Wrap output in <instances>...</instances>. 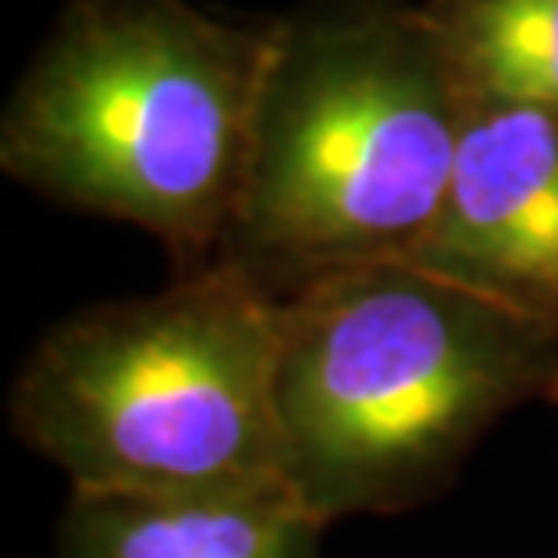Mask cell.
Segmentation results:
<instances>
[{"label": "cell", "mask_w": 558, "mask_h": 558, "mask_svg": "<svg viewBox=\"0 0 558 558\" xmlns=\"http://www.w3.org/2000/svg\"><path fill=\"white\" fill-rule=\"evenodd\" d=\"M468 109L421 0H308L279 15L218 262L276 301L410 262L439 218Z\"/></svg>", "instance_id": "1"}, {"label": "cell", "mask_w": 558, "mask_h": 558, "mask_svg": "<svg viewBox=\"0 0 558 558\" xmlns=\"http://www.w3.org/2000/svg\"><path fill=\"white\" fill-rule=\"evenodd\" d=\"M287 483L323 526L399 515L453 483L500 417L558 407V327L410 262L279 301Z\"/></svg>", "instance_id": "2"}, {"label": "cell", "mask_w": 558, "mask_h": 558, "mask_svg": "<svg viewBox=\"0 0 558 558\" xmlns=\"http://www.w3.org/2000/svg\"><path fill=\"white\" fill-rule=\"evenodd\" d=\"M272 26L189 0H70L8 98L0 167L51 204L149 232L174 276L210 269Z\"/></svg>", "instance_id": "3"}, {"label": "cell", "mask_w": 558, "mask_h": 558, "mask_svg": "<svg viewBox=\"0 0 558 558\" xmlns=\"http://www.w3.org/2000/svg\"><path fill=\"white\" fill-rule=\"evenodd\" d=\"M279 301L226 262L44 333L11 385V432L70 489L290 486L276 403Z\"/></svg>", "instance_id": "4"}, {"label": "cell", "mask_w": 558, "mask_h": 558, "mask_svg": "<svg viewBox=\"0 0 558 558\" xmlns=\"http://www.w3.org/2000/svg\"><path fill=\"white\" fill-rule=\"evenodd\" d=\"M410 265L558 327V113L468 109L439 218Z\"/></svg>", "instance_id": "5"}, {"label": "cell", "mask_w": 558, "mask_h": 558, "mask_svg": "<svg viewBox=\"0 0 558 558\" xmlns=\"http://www.w3.org/2000/svg\"><path fill=\"white\" fill-rule=\"evenodd\" d=\"M327 530L290 486L185 494L70 489L59 558H323Z\"/></svg>", "instance_id": "6"}, {"label": "cell", "mask_w": 558, "mask_h": 558, "mask_svg": "<svg viewBox=\"0 0 558 558\" xmlns=\"http://www.w3.org/2000/svg\"><path fill=\"white\" fill-rule=\"evenodd\" d=\"M472 106L558 113V0H421Z\"/></svg>", "instance_id": "7"}]
</instances>
